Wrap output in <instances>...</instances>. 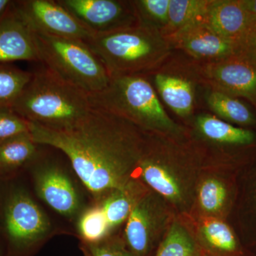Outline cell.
<instances>
[{
	"label": "cell",
	"mask_w": 256,
	"mask_h": 256,
	"mask_svg": "<svg viewBox=\"0 0 256 256\" xmlns=\"http://www.w3.org/2000/svg\"><path fill=\"white\" fill-rule=\"evenodd\" d=\"M11 2L12 1L10 0H0V15L4 12Z\"/></svg>",
	"instance_id": "1f68e13d"
},
{
	"label": "cell",
	"mask_w": 256,
	"mask_h": 256,
	"mask_svg": "<svg viewBox=\"0 0 256 256\" xmlns=\"http://www.w3.org/2000/svg\"><path fill=\"white\" fill-rule=\"evenodd\" d=\"M40 62L88 95L105 89L110 76L87 44L35 32Z\"/></svg>",
	"instance_id": "8992f818"
},
{
	"label": "cell",
	"mask_w": 256,
	"mask_h": 256,
	"mask_svg": "<svg viewBox=\"0 0 256 256\" xmlns=\"http://www.w3.org/2000/svg\"><path fill=\"white\" fill-rule=\"evenodd\" d=\"M32 73L12 106L28 122L52 130L66 129L92 108L87 92L65 82L44 64Z\"/></svg>",
	"instance_id": "7a4b0ae2"
},
{
	"label": "cell",
	"mask_w": 256,
	"mask_h": 256,
	"mask_svg": "<svg viewBox=\"0 0 256 256\" xmlns=\"http://www.w3.org/2000/svg\"><path fill=\"white\" fill-rule=\"evenodd\" d=\"M78 230L86 244H96L107 238L111 229L101 206L84 212L79 220Z\"/></svg>",
	"instance_id": "d4e9b609"
},
{
	"label": "cell",
	"mask_w": 256,
	"mask_h": 256,
	"mask_svg": "<svg viewBox=\"0 0 256 256\" xmlns=\"http://www.w3.org/2000/svg\"><path fill=\"white\" fill-rule=\"evenodd\" d=\"M23 60L40 62L35 31L16 1H12L0 15V64Z\"/></svg>",
	"instance_id": "7c38bea8"
},
{
	"label": "cell",
	"mask_w": 256,
	"mask_h": 256,
	"mask_svg": "<svg viewBox=\"0 0 256 256\" xmlns=\"http://www.w3.org/2000/svg\"><path fill=\"white\" fill-rule=\"evenodd\" d=\"M90 256H134L126 246L124 240L118 238H107L96 244H86Z\"/></svg>",
	"instance_id": "f1b7e54d"
},
{
	"label": "cell",
	"mask_w": 256,
	"mask_h": 256,
	"mask_svg": "<svg viewBox=\"0 0 256 256\" xmlns=\"http://www.w3.org/2000/svg\"><path fill=\"white\" fill-rule=\"evenodd\" d=\"M36 144L63 152L84 186L96 198L106 196L132 180L148 132L112 112L92 108L72 127L52 130L28 122Z\"/></svg>",
	"instance_id": "6da1fadb"
},
{
	"label": "cell",
	"mask_w": 256,
	"mask_h": 256,
	"mask_svg": "<svg viewBox=\"0 0 256 256\" xmlns=\"http://www.w3.org/2000/svg\"><path fill=\"white\" fill-rule=\"evenodd\" d=\"M200 256H206V255H205V254H204V252H201V254H200Z\"/></svg>",
	"instance_id": "836d02e7"
},
{
	"label": "cell",
	"mask_w": 256,
	"mask_h": 256,
	"mask_svg": "<svg viewBox=\"0 0 256 256\" xmlns=\"http://www.w3.org/2000/svg\"><path fill=\"white\" fill-rule=\"evenodd\" d=\"M37 194L60 214L72 216L80 210L78 193L70 178L58 166L46 164L34 172Z\"/></svg>",
	"instance_id": "5bb4252c"
},
{
	"label": "cell",
	"mask_w": 256,
	"mask_h": 256,
	"mask_svg": "<svg viewBox=\"0 0 256 256\" xmlns=\"http://www.w3.org/2000/svg\"><path fill=\"white\" fill-rule=\"evenodd\" d=\"M206 101L210 108L226 120L242 126L255 124V117L250 109L233 96L212 90Z\"/></svg>",
	"instance_id": "7402d4cb"
},
{
	"label": "cell",
	"mask_w": 256,
	"mask_h": 256,
	"mask_svg": "<svg viewBox=\"0 0 256 256\" xmlns=\"http://www.w3.org/2000/svg\"><path fill=\"white\" fill-rule=\"evenodd\" d=\"M165 38L170 44L205 63L218 62L238 54L235 45L216 32L205 20L192 24Z\"/></svg>",
	"instance_id": "4fadbf2b"
},
{
	"label": "cell",
	"mask_w": 256,
	"mask_h": 256,
	"mask_svg": "<svg viewBox=\"0 0 256 256\" xmlns=\"http://www.w3.org/2000/svg\"><path fill=\"white\" fill-rule=\"evenodd\" d=\"M196 126L205 138L214 142L228 144H248L255 140V134L252 131L235 127L208 114L198 116L196 120Z\"/></svg>",
	"instance_id": "d6986e66"
},
{
	"label": "cell",
	"mask_w": 256,
	"mask_h": 256,
	"mask_svg": "<svg viewBox=\"0 0 256 256\" xmlns=\"http://www.w3.org/2000/svg\"><path fill=\"white\" fill-rule=\"evenodd\" d=\"M94 35L104 34L139 23L132 1L57 0Z\"/></svg>",
	"instance_id": "9c48e42d"
},
{
	"label": "cell",
	"mask_w": 256,
	"mask_h": 256,
	"mask_svg": "<svg viewBox=\"0 0 256 256\" xmlns=\"http://www.w3.org/2000/svg\"><path fill=\"white\" fill-rule=\"evenodd\" d=\"M242 6L252 18H256V0H240Z\"/></svg>",
	"instance_id": "4dcf8cb0"
},
{
	"label": "cell",
	"mask_w": 256,
	"mask_h": 256,
	"mask_svg": "<svg viewBox=\"0 0 256 256\" xmlns=\"http://www.w3.org/2000/svg\"><path fill=\"white\" fill-rule=\"evenodd\" d=\"M201 250L184 226L172 224L154 256H200Z\"/></svg>",
	"instance_id": "603a6c76"
},
{
	"label": "cell",
	"mask_w": 256,
	"mask_h": 256,
	"mask_svg": "<svg viewBox=\"0 0 256 256\" xmlns=\"http://www.w3.org/2000/svg\"><path fill=\"white\" fill-rule=\"evenodd\" d=\"M213 90L242 97L256 106V63L239 54L204 63L200 72Z\"/></svg>",
	"instance_id": "30bf717a"
},
{
	"label": "cell",
	"mask_w": 256,
	"mask_h": 256,
	"mask_svg": "<svg viewBox=\"0 0 256 256\" xmlns=\"http://www.w3.org/2000/svg\"><path fill=\"white\" fill-rule=\"evenodd\" d=\"M90 107L128 120L146 132L178 137L183 129L170 117L144 74L111 77L104 90L88 95Z\"/></svg>",
	"instance_id": "277c9868"
},
{
	"label": "cell",
	"mask_w": 256,
	"mask_h": 256,
	"mask_svg": "<svg viewBox=\"0 0 256 256\" xmlns=\"http://www.w3.org/2000/svg\"><path fill=\"white\" fill-rule=\"evenodd\" d=\"M16 2L35 32L85 43L95 36L57 0H23Z\"/></svg>",
	"instance_id": "8fae6325"
},
{
	"label": "cell",
	"mask_w": 256,
	"mask_h": 256,
	"mask_svg": "<svg viewBox=\"0 0 256 256\" xmlns=\"http://www.w3.org/2000/svg\"><path fill=\"white\" fill-rule=\"evenodd\" d=\"M8 186L0 202V244L5 256H26L50 233V220L24 188Z\"/></svg>",
	"instance_id": "52a82bcc"
},
{
	"label": "cell",
	"mask_w": 256,
	"mask_h": 256,
	"mask_svg": "<svg viewBox=\"0 0 256 256\" xmlns=\"http://www.w3.org/2000/svg\"><path fill=\"white\" fill-rule=\"evenodd\" d=\"M32 74L12 64H0V106H12Z\"/></svg>",
	"instance_id": "cb8c5ba5"
},
{
	"label": "cell",
	"mask_w": 256,
	"mask_h": 256,
	"mask_svg": "<svg viewBox=\"0 0 256 256\" xmlns=\"http://www.w3.org/2000/svg\"><path fill=\"white\" fill-rule=\"evenodd\" d=\"M169 213L165 200L156 193H146L138 202L126 224L124 244L134 256H150L168 225Z\"/></svg>",
	"instance_id": "ba28073f"
},
{
	"label": "cell",
	"mask_w": 256,
	"mask_h": 256,
	"mask_svg": "<svg viewBox=\"0 0 256 256\" xmlns=\"http://www.w3.org/2000/svg\"><path fill=\"white\" fill-rule=\"evenodd\" d=\"M139 23L162 31L168 23L170 0L132 1Z\"/></svg>",
	"instance_id": "484cf974"
},
{
	"label": "cell",
	"mask_w": 256,
	"mask_h": 256,
	"mask_svg": "<svg viewBox=\"0 0 256 256\" xmlns=\"http://www.w3.org/2000/svg\"><path fill=\"white\" fill-rule=\"evenodd\" d=\"M213 0H170L168 23L162 34L166 38L192 24L205 20Z\"/></svg>",
	"instance_id": "ffe728a7"
},
{
	"label": "cell",
	"mask_w": 256,
	"mask_h": 256,
	"mask_svg": "<svg viewBox=\"0 0 256 256\" xmlns=\"http://www.w3.org/2000/svg\"><path fill=\"white\" fill-rule=\"evenodd\" d=\"M86 44L110 78L144 74L162 63L171 50L159 30L141 23L96 35Z\"/></svg>",
	"instance_id": "3957f363"
},
{
	"label": "cell",
	"mask_w": 256,
	"mask_h": 256,
	"mask_svg": "<svg viewBox=\"0 0 256 256\" xmlns=\"http://www.w3.org/2000/svg\"><path fill=\"white\" fill-rule=\"evenodd\" d=\"M0 256H5L4 250H3L1 244H0Z\"/></svg>",
	"instance_id": "d6a6232c"
},
{
	"label": "cell",
	"mask_w": 256,
	"mask_h": 256,
	"mask_svg": "<svg viewBox=\"0 0 256 256\" xmlns=\"http://www.w3.org/2000/svg\"><path fill=\"white\" fill-rule=\"evenodd\" d=\"M154 85L162 98L175 114L188 117L193 112L195 102L194 82L180 75L158 73Z\"/></svg>",
	"instance_id": "2e32d148"
},
{
	"label": "cell",
	"mask_w": 256,
	"mask_h": 256,
	"mask_svg": "<svg viewBox=\"0 0 256 256\" xmlns=\"http://www.w3.org/2000/svg\"><path fill=\"white\" fill-rule=\"evenodd\" d=\"M28 132V121L18 116L12 108L0 106V142Z\"/></svg>",
	"instance_id": "83f0119b"
},
{
	"label": "cell",
	"mask_w": 256,
	"mask_h": 256,
	"mask_svg": "<svg viewBox=\"0 0 256 256\" xmlns=\"http://www.w3.org/2000/svg\"><path fill=\"white\" fill-rule=\"evenodd\" d=\"M146 193L141 184L132 178L122 188L106 195L100 206L110 229L128 220L134 207Z\"/></svg>",
	"instance_id": "ac0fdd59"
},
{
	"label": "cell",
	"mask_w": 256,
	"mask_h": 256,
	"mask_svg": "<svg viewBox=\"0 0 256 256\" xmlns=\"http://www.w3.org/2000/svg\"><path fill=\"white\" fill-rule=\"evenodd\" d=\"M226 195V190L222 182L214 178H207L198 190V203L206 213H218L223 208Z\"/></svg>",
	"instance_id": "4316f807"
},
{
	"label": "cell",
	"mask_w": 256,
	"mask_h": 256,
	"mask_svg": "<svg viewBox=\"0 0 256 256\" xmlns=\"http://www.w3.org/2000/svg\"><path fill=\"white\" fill-rule=\"evenodd\" d=\"M174 136L148 132L146 149L138 164L143 181L156 193L178 207L186 206L191 198L196 158L178 144Z\"/></svg>",
	"instance_id": "5b68a950"
},
{
	"label": "cell",
	"mask_w": 256,
	"mask_h": 256,
	"mask_svg": "<svg viewBox=\"0 0 256 256\" xmlns=\"http://www.w3.org/2000/svg\"><path fill=\"white\" fill-rule=\"evenodd\" d=\"M38 146L28 132L1 141L0 178H12L34 161L38 154Z\"/></svg>",
	"instance_id": "e0dca14e"
},
{
	"label": "cell",
	"mask_w": 256,
	"mask_h": 256,
	"mask_svg": "<svg viewBox=\"0 0 256 256\" xmlns=\"http://www.w3.org/2000/svg\"><path fill=\"white\" fill-rule=\"evenodd\" d=\"M205 21L238 50L252 22L240 0H213Z\"/></svg>",
	"instance_id": "9a60e30c"
},
{
	"label": "cell",
	"mask_w": 256,
	"mask_h": 256,
	"mask_svg": "<svg viewBox=\"0 0 256 256\" xmlns=\"http://www.w3.org/2000/svg\"><path fill=\"white\" fill-rule=\"evenodd\" d=\"M238 54L256 63V18H252L242 43Z\"/></svg>",
	"instance_id": "f546056e"
},
{
	"label": "cell",
	"mask_w": 256,
	"mask_h": 256,
	"mask_svg": "<svg viewBox=\"0 0 256 256\" xmlns=\"http://www.w3.org/2000/svg\"><path fill=\"white\" fill-rule=\"evenodd\" d=\"M206 256H232L238 248L235 236L224 222L218 220H207L202 226Z\"/></svg>",
	"instance_id": "44dd1931"
}]
</instances>
